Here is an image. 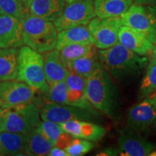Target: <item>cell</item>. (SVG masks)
<instances>
[{
  "instance_id": "ac0fdd59",
  "label": "cell",
  "mask_w": 156,
  "mask_h": 156,
  "mask_svg": "<svg viewBox=\"0 0 156 156\" xmlns=\"http://www.w3.org/2000/svg\"><path fill=\"white\" fill-rule=\"evenodd\" d=\"M65 2L64 0H33L29 10L31 15L54 21L63 12Z\"/></svg>"
},
{
  "instance_id": "7c38bea8",
  "label": "cell",
  "mask_w": 156,
  "mask_h": 156,
  "mask_svg": "<svg viewBox=\"0 0 156 156\" xmlns=\"http://www.w3.org/2000/svg\"><path fill=\"white\" fill-rule=\"evenodd\" d=\"M22 20L0 14V48L22 46Z\"/></svg>"
},
{
  "instance_id": "e575fe53",
  "label": "cell",
  "mask_w": 156,
  "mask_h": 156,
  "mask_svg": "<svg viewBox=\"0 0 156 156\" xmlns=\"http://www.w3.org/2000/svg\"><path fill=\"white\" fill-rule=\"evenodd\" d=\"M119 150L115 149L114 147H107L106 149L103 150L101 151L99 154L97 155H106V156H114V155H119Z\"/></svg>"
},
{
  "instance_id": "d6a6232c",
  "label": "cell",
  "mask_w": 156,
  "mask_h": 156,
  "mask_svg": "<svg viewBox=\"0 0 156 156\" xmlns=\"http://www.w3.org/2000/svg\"><path fill=\"white\" fill-rule=\"evenodd\" d=\"M73 139L74 137L73 136H71L69 134L67 133V132H63L58 136L55 146L64 149V148H66L69 145V144Z\"/></svg>"
},
{
  "instance_id": "d4e9b609",
  "label": "cell",
  "mask_w": 156,
  "mask_h": 156,
  "mask_svg": "<svg viewBox=\"0 0 156 156\" xmlns=\"http://www.w3.org/2000/svg\"><path fill=\"white\" fill-rule=\"evenodd\" d=\"M93 46H94L93 44H69L64 46L58 51H59L62 61L66 67L67 64L69 62L86 55L90 51Z\"/></svg>"
},
{
  "instance_id": "484cf974",
  "label": "cell",
  "mask_w": 156,
  "mask_h": 156,
  "mask_svg": "<svg viewBox=\"0 0 156 156\" xmlns=\"http://www.w3.org/2000/svg\"><path fill=\"white\" fill-rule=\"evenodd\" d=\"M0 14L22 20L30 13L20 0H0Z\"/></svg>"
},
{
  "instance_id": "b9f144b4",
  "label": "cell",
  "mask_w": 156,
  "mask_h": 156,
  "mask_svg": "<svg viewBox=\"0 0 156 156\" xmlns=\"http://www.w3.org/2000/svg\"><path fill=\"white\" fill-rule=\"evenodd\" d=\"M64 1H65L67 3L69 4V3H72V2H73L76 1V0H64Z\"/></svg>"
},
{
  "instance_id": "9a60e30c",
  "label": "cell",
  "mask_w": 156,
  "mask_h": 156,
  "mask_svg": "<svg viewBox=\"0 0 156 156\" xmlns=\"http://www.w3.org/2000/svg\"><path fill=\"white\" fill-rule=\"evenodd\" d=\"M43 57L45 76L48 85L65 80L69 71L62 61L59 51L51 50L44 53Z\"/></svg>"
},
{
  "instance_id": "8fae6325",
  "label": "cell",
  "mask_w": 156,
  "mask_h": 156,
  "mask_svg": "<svg viewBox=\"0 0 156 156\" xmlns=\"http://www.w3.org/2000/svg\"><path fill=\"white\" fill-rule=\"evenodd\" d=\"M117 141L121 155L145 156L156 148V145L146 140L140 133L127 128L119 131Z\"/></svg>"
},
{
  "instance_id": "4316f807",
  "label": "cell",
  "mask_w": 156,
  "mask_h": 156,
  "mask_svg": "<svg viewBox=\"0 0 156 156\" xmlns=\"http://www.w3.org/2000/svg\"><path fill=\"white\" fill-rule=\"evenodd\" d=\"M37 131L41 133L48 141L51 142L55 146L57 139L64 131L60 124L50 121H40L38 126L36 127Z\"/></svg>"
},
{
  "instance_id": "cb8c5ba5",
  "label": "cell",
  "mask_w": 156,
  "mask_h": 156,
  "mask_svg": "<svg viewBox=\"0 0 156 156\" xmlns=\"http://www.w3.org/2000/svg\"><path fill=\"white\" fill-rule=\"evenodd\" d=\"M156 90V61L150 58L145 75L142 79L139 90L140 99L147 98Z\"/></svg>"
},
{
  "instance_id": "e0dca14e",
  "label": "cell",
  "mask_w": 156,
  "mask_h": 156,
  "mask_svg": "<svg viewBox=\"0 0 156 156\" xmlns=\"http://www.w3.org/2000/svg\"><path fill=\"white\" fill-rule=\"evenodd\" d=\"M93 44V38L86 25L72 27L58 32L55 48L60 51L69 44Z\"/></svg>"
},
{
  "instance_id": "8d00e7d4",
  "label": "cell",
  "mask_w": 156,
  "mask_h": 156,
  "mask_svg": "<svg viewBox=\"0 0 156 156\" xmlns=\"http://www.w3.org/2000/svg\"><path fill=\"white\" fill-rule=\"evenodd\" d=\"M148 100L150 101V102L152 103V105L155 107V108L156 109V94H153L151 95V96H149L147 98Z\"/></svg>"
},
{
  "instance_id": "7402d4cb",
  "label": "cell",
  "mask_w": 156,
  "mask_h": 156,
  "mask_svg": "<svg viewBox=\"0 0 156 156\" xmlns=\"http://www.w3.org/2000/svg\"><path fill=\"white\" fill-rule=\"evenodd\" d=\"M54 145L37 131L36 128L25 134V151L29 155H48Z\"/></svg>"
},
{
  "instance_id": "74e56055",
  "label": "cell",
  "mask_w": 156,
  "mask_h": 156,
  "mask_svg": "<svg viewBox=\"0 0 156 156\" xmlns=\"http://www.w3.org/2000/svg\"><path fill=\"white\" fill-rule=\"evenodd\" d=\"M150 54H151V59H153L155 60V61H156V46H154L153 45V47L152 48Z\"/></svg>"
},
{
  "instance_id": "ab89813d",
  "label": "cell",
  "mask_w": 156,
  "mask_h": 156,
  "mask_svg": "<svg viewBox=\"0 0 156 156\" xmlns=\"http://www.w3.org/2000/svg\"><path fill=\"white\" fill-rule=\"evenodd\" d=\"M148 156H156V148L155 149H154L153 151H152L151 152V153L148 155Z\"/></svg>"
},
{
  "instance_id": "4dcf8cb0",
  "label": "cell",
  "mask_w": 156,
  "mask_h": 156,
  "mask_svg": "<svg viewBox=\"0 0 156 156\" xmlns=\"http://www.w3.org/2000/svg\"><path fill=\"white\" fill-rule=\"evenodd\" d=\"M85 80H86V77L69 72L68 75L65 79L67 89L85 91Z\"/></svg>"
},
{
  "instance_id": "ba28073f",
  "label": "cell",
  "mask_w": 156,
  "mask_h": 156,
  "mask_svg": "<svg viewBox=\"0 0 156 156\" xmlns=\"http://www.w3.org/2000/svg\"><path fill=\"white\" fill-rule=\"evenodd\" d=\"M87 25L93 45L98 49H106L118 43L119 31L122 25L119 16L106 18L95 17Z\"/></svg>"
},
{
  "instance_id": "7bdbcfd3",
  "label": "cell",
  "mask_w": 156,
  "mask_h": 156,
  "mask_svg": "<svg viewBox=\"0 0 156 156\" xmlns=\"http://www.w3.org/2000/svg\"><path fill=\"white\" fill-rule=\"evenodd\" d=\"M153 94H156V90H155L154 91V92L153 93Z\"/></svg>"
},
{
  "instance_id": "ffe728a7",
  "label": "cell",
  "mask_w": 156,
  "mask_h": 156,
  "mask_svg": "<svg viewBox=\"0 0 156 156\" xmlns=\"http://www.w3.org/2000/svg\"><path fill=\"white\" fill-rule=\"evenodd\" d=\"M18 55L17 48H0V80L17 79Z\"/></svg>"
},
{
  "instance_id": "44dd1931",
  "label": "cell",
  "mask_w": 156,
  "mask_h": 156,
  "mask_svg": "<svg viewBox=\"0 0 156 156\" xmlns=\"http://www.w3.org/2000/svg\"><path fill=\"white\" fill-rule=\"evenodd\" d=\"M132 3L133 0H95V15L101 18L120 16Z\"/></svg>"
},
{
  "instance_id": "603a6c76",
  "label": "cell",
  "mask_w": 156,
  "mask_h": 156,
  "mask_svg": "<svg viewBox=\"0 0 156 156\" xmlns=\"http://www.w3.org/2000/svg\"><path fill=\"white\" fill-rule=\"evenodd\" d=\"M98 63L97 51L95 46L86 55L73 60L66 65L68 71L87 77L92 73L96 64Z\"/></svg>"
},
{
  "instance_id": "8992f818",
  "label": "cell",
  "mask_w": 156,
  "mask_h": 156,
  "mask_svg": "<svg viewBox=\"0 0 156 156\" xmlns=\"http://www.w3.org/2000/svg\"><path fill=\"white\" fill-rule=\"evenodd\" d=\"M41 119L50 121L56 124L72 120H83L92 122H100L103 116L95 108H87L83 107L58 104L51 101H46L39 107Z\"/></svg>"
},
{
  "instance_id": "3957f363",
  "label": "cell",
  "mask_w": 156,
  "mask_h": 156,
  "mask_svg": "<svg viewBox=\"0 0 156 156\" xmlns=\"http://www.w3.org/2000/svg\"><path fill=\"white\" fill-rule=\"evenodd\" d=\"M22 26L23 44L41 54L55 48L58 32L51 21L30 14L22 19Z\"/></svg>"
},
{
  "instance_id": "9c48e42d",
  "label": "cell",
  "mask_w": 156,
  "mask_h": 156,
  "mask_svg": "<svg viewBox=\"0 0 156 156\" xmlns=\"http://www.w3.org/2000/svg\"><path fill=\"white\" fill-rule=\"evenodd\" d=\"M36 89L24 82L11 80L0 82V108L36 101Z\"/></svg>"
},
{
  "instance_id": "6da1fadb",
  "label": "cell",
  "mask_w": 156,
  "mask_h": 156,
  "mask_svg": "<svg viewBox=\"0 0 156 156\" xmlns=\"http://www.w3.org/2000/svg\"><path fill=\"white\" fill-rule=\"evenodd\" d=\"M85 93L95 109L108 118H116L120 108L118 88L99 62L92 73L86 77Z\"/></svg>"
},
{
  "instance_id": "60d3db41",
  "label": "cell",
  "mask_w": 156,
  "mask_h": 156,
  "mask_svg": "<svg viewBox=\"0 0 156 156\" xmlns=\"http://www.w3.org/2000/svg\"><path fill=\"white\" fill-rule=\"evenodd\" d=\"M153 126L154 129H155V131H156V116H155V120H154V122L153 123Z\"/></svg>"
},
{
  "instance_id": "f35d334b",
  "label": "cell",
  "mask_w": 156,
  "mask_h": 156,
  "mask_svg": "<svg viewBox=\"0 0 156 156\" xmlns=\"http://www.w3.org/2000/svg\"><path fill=\"white\" fill-rule=\"evenodd\" d=\"M20 1L22 2V3L27 7V8L29 9V7H30V5L31 2H32L33 0H20Z\"/></svg>"
},
{
  "instance_id": "52a82bcc",
  "label": "cell",
  "mask_w": 156,
  "mask_h": 156,
  "mask_svg": "<svg viewBox=\"0 0 156 156\" xmlns=\"http://www.w3.org/2000/svg\"><path fill=\"white\" fill-rule=\"evenodd\" d=\"M96 16L93 0H76L64 7L53 23L57 32L79 25H87Z\"/></svg>"
},
{
  "instance_id": "277c9868",
  "label": "cell",
  "mask_w": 156,
  "mask_h": 156,
  "mask_svg": "<svg viewBox=\"0 0 156 156\" xmlns=\"http://www.w3.org/2000/svg\"><path fill=\"white\" fill-rule=\"evenodd\" d=\"M40 108L34 103L0 108V132L26 134L38 126Z\"/></svg>"
},
{
  "instance_id": "836d02e7",
  "label": "cell",
  "mask_w": 156,
  "mask_h": 156,
  "mask_svg": "<svg viewBox=\"0 0 156 156\" xmlns=\"http://www.w3.org/2000/svg\"><path fill=\"white\" fill-rule=\"evenodd\" d=\"M48 155L50 156H69L67 152L64 149L60 148L56 146H54L51 148Z\"/></svg>"
},
{
  "instance_id": "2e32d148",
  "label": "cell",
  "mask_w": 156,
  "mask_h": 156,
  "mask_svg": "<svg viewBox=\"0 0 156 156\" xmlns=\"http://www.w3.org/2000/svg\"><path fill=\"white\" fill-rule=\"evenodd\" d=\"M122 25L129 27L149 36L151 32V23L143 5L132 3L125 12L120 15Z\"/></svg>"
},
{
  "instance_id": "5bb4252c",
  "label": "cell",
  "mask_w": 156,
  "mask_h": 156,
  "mask_svg": "<svg viewBox=\"0 0 156 156\" xmlns=\"http://www.w3.org/2000/svg\"><path fill=\"white\" fill-rule=\"evenodd\" d=\"M118 42L140 56L150 54L153 47V44L145 34L124 25H122L119 31Z\"/></svg>"
},
{
  "instance_id": "7a4b0ae2",
  "label": "cell",
  "mask_w": 156,
  "mask_h": 156,
  "mask_svg": "<svg viewBox=\"0 0 156 156\" xmlns=\"http://www.w3.org/2000/svg\"><path fill=\"white\" fill-rule=\"evenodd\" d=\"M98 62L109 75L123 80L139 73L145 67L147 58L136 54L117 43L112 47L97 51Z\"/></svg>"
},
{
  "instance_id": "4fadbf2b",
  "label": "cell",
  "mask_w": 156,
  "mask_h": 156,
  "mask_svg": "<svg viewBox=\"0 0 156 156\" xmlns=\"http://www.w3.org/2000/svg\"><path fill=\"white\" fill-rule=\"evenodd\" d=\"M60 126L64 132L69 134L74 138H80L93 142L101 140L106 132L105 127L88 121H68L60 124Z\"/></svg>"
},
{
  "instance_id": "83f0119b",
  "label": "cell",
  "mask_w": 156,
  "mask_h": 156,
  "mask_svg": "<svg viewBox=\"0 0 156 156\" xmlns=\"http://www.w3.org/2000/svg\"><path fill=\"white\" fill-rule=\"evenodd\" d=\"M94 146L93 141L80 138H74L64 150L69 156H82L89 153Z\"/></svg>"
},
{
  "instance_id": "d590c367",
  "label": "cell",
  "mask_w": 156,
  "mask_h": 156,
  "mask_svg": "<svg viewBox=\"0 0 156 156\" xmlns=\"http://www.w3.org/2000/svg\"><path fill=\"white\" fill-rule=\"evenodd\" d=\"M133 2L135 4L141 5H153L156 4V0H133Z\"/></svg>"
},
{
  "instance_id": "1f68e13d",
  "label": "cell",
  "mask_w": 156,
  "mask_h": 156,
  "mask_svg": "<svg viewBox=\"0 0 156 156\" xmlns=\"http://www.w3.org/2000/svg\"><path fill=\"white\" fill-rule=\"evenodd\" d=\"M145 7L151 27V32L147 38L153 44H156V4L147 5Z\"/></svg>"
},
{
  "instance_id": "f546056e",
  "label": "cell",
  "mask_w": 156,
  "mask_h": 156,
  "mask_svg": "<svg viewBox=\"0 0 156 156\" xmlns=\"http://www.w3.org/2000/svg\"><path fill=\"white\" fill-rule=\"evenodd\" d=\"M67 105L87 108H94L87 100L85 91L69 89H67Z\"/></svg>"
},
{
  "instance_id": "f1b7e54d",
  "label": "cell",
  "mask_w": 156,
  "mask_h": 156,
  "mask_svg": "<svg viewBox=\"0 0 156 156\" xmlns=\"http://www.w3.org/2000/svg\"><path fill=\"white\" fill-rule=\"evenodd\" d=\"M67 86L65 80L58 82L49 85L48 97L50 101L58 104L67 105Z\"/></svg>"
},
{
  "instance_id": "d6986e66",
  "label": "cell",
  "mask_w": 156,
  "mask_h": 156,
  "mask_svg": "<svg viewBox=\"0 0 156 156\" xmlns=\"http://www.w3.org/2000/svg\"><path fill=\"white\" fill-rule=\"evenodd\" d=\"M0 155H26L25 134L7 131L0 132Z\"/></svg>"
},
{
  "instance_id": "5b68a950",
  "label": "cell",
  "mask_w": 156,
  "mask_h": 156,
  "mask_svg": "<svg viewBox=\"0 0 156 156\" xmlns=\"http://www.w3.org/2000/svg\"><path fill=\"white\" fill-rule=\"evenodd\" d=\"M17 80L28 84L37 90L47 94L49 85L45 76L44 57L28 46H20L18 55Z\"/></svg>"
},
{
  "instance_id": "30bf717a",
  "label": "cell",
  "mask_w": 156,
  "mask_h": 156,
  "mask_svg": "<svg viewBox=\"0 0 156 156\" xmlns=\"http://www.w3.org/2000/svg\"><path fill=\"white\" fill-rule=\"evenodd\" d=\"M155 116L156 109L147 98L129 109L126 115V128L140 134L146 133L153 125Z\"/></svg>"
}]
</instances>
